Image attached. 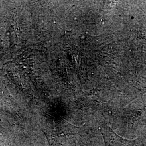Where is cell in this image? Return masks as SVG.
I'll use <instances>...</instances> for the list:
<instances>
[{
	"instance_id": "obj_1",
	"label": "cell",
	"mask_w": 146,
	"mask_h": 146,
	"mask_svg": "<svg viewBox=\"0 0 146 146\" xmlns=\"http://www.w3.org/2000/svg\"><path fill=\"white\" fill-rule=\"evenodd\" d=\"M46 136L49 146H66L61 142L60 137L58 136L47 135Z\"/></svg>"
}]
</instances>
